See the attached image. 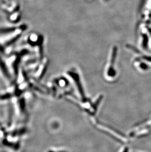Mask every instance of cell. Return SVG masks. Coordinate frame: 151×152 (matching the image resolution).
<instances>
[{"label":"cell","instance_id":"1","mask_svg":"<svg viewBox=\"0 0 151 152\" xmlns=\"http://www.w3.org/2000/svg\"><path fill=\"white\" fill-rule=\"evenodd\" d=\"M93 121L97 128L103 131V132H105L107 134H108V135L113 136V137L114 138V139H115L116 140H117L121 143H125L127 142V139L125 136H124V134H121L118 131L114 130L111 127L107 126L104 124L98 122V121L96 119H93Z\"/></svg>","mask_w":151,"mask_h":152},{"label":"cell","instance_id":"2","mask_svg":"<svg viewBox=\"0 0 151 152\" xmlns=\"http://www.w3.org/2000/svg\"><path fill=\"white\" fill-rule=\"evenodd\" d=\"M67 74L72 78L75 83L77 87L79 94L81 96V99L83 102H87L88 101L87 98L86 96L84 90H83V85L81 83L80 75L75 69H70L67 72Z\"/></svg>","mask_w":151,"mask_h":152},{"label":"cell","instance_id":"3","mask_svg":"<svg viewBox=\"0 0 151 152\" xmlns=\"http://www.w3.org/2000/svg\"><path fill=\"white\" fill-rule=\"evenodd\" d=\"M117 48L114 46L112 48L110 54V59L108 64V68L107 69V75L110 77H114L116 75V71L114 67L116 60L117 55Z\"/></svg>","mask_w":151,"mask_h":152},{"label":"cell","instance_id":"4","mask_svg":"<svg viewBox=\"0 0 151 152\" xmlns=\"http://www.w3.org/2000/svg\"><path fill=\"white\" fill-rule=\"evenodd\" d=\"M10 95L9 94H6V95H0V100H4V99H7L10 98Z\"/></svg>","mask_w":151,"mask_h":152},{"label":"cell","instance_id":"5","mask_svg":"<svg viewBox=\"0 0 151 152\" xmlns=\"http://www.w3.org/2000/svg\"><path fill=\"white\" fill-rule=\"evenodd\" d=\"M142 59H143L144 60L148 62H151V56H146V55H144V56H142Z\"/></svg>","mask_w":151,"mask_h":152},{"label":"cell","instance_id":"6","mask_svg":"<svg viewBox=\"0 0 151 152\" xmlns=\"http://www.w3.org/2000/svg\"><path fill=\"white\" fill-rule=\"evenodd\" d=\"M128 149L127 147H126L124 148V150H123L122 152H128Z\"/></svg>","mask_w":151,"mask_h":152}]
</instances>
